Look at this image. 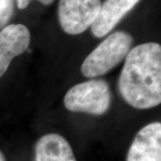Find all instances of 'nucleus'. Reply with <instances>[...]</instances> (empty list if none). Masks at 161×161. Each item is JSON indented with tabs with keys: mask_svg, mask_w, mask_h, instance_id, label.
<instances>
[{
	"mask_svg": "<svg viewBox=\"0 0 161 161\" xmlns=\"http://www.w3.org/2000/svg\"><path fill=\"white\" fill-rule=\"evenodd\" d=\"M126 161H161L160 123H151L140 130L128 150Z\"/></svg>",
	"mask_w": 161,
	"mask_h": 161,
	"instance_id": "obj_6",
	"label": "nucleus"
},
{
	"mask_svg": "<svg viewBox=\"0 0 161 161\" xmlns=\"http://www.w3.org/2000/svg\"><path fill=\"white\" fill-rule=\"evenodd\" d=\"M118 89L130 106L148 109L161 103V46L143 43L132 48L125 58Z\"/></svg>",
	"mask_w": 161,
	"mask_h": 161,
	"instance_id": "obj_1",
	"label": "nucleus"
},
{
	"mask_svg": "<svg viewBox=\"0 0 161 161\" xmlns=\"http://www.w3.org/2000/svg\"><path fill=\"white\" fill-rule=\"evenodd\" d=\"M101 0H59L58 20L64 32L78 35L90 28L98 17Z\"/></svg>",
	"mask_w": 161,
	"mask_h": 161,
	"instance_id": "obj_4",
	"label": "nucleus"
},
{
	"mask_svg": "<svg viewBox=\"0 0 161 161\" xmlns=\"http://www.w3.org/2000/svg\"><path fill=\"white\" fill-rule=\"evenodd\" d=\"M15 1L17 3V6L19 9H25L31 4V2L33 1V0H15ZM37 1H39L42 5L49 6L55 0H37Z\"/></svg>",
	"mask_w": 161,
	"mask_h": 161,
	"instance_id": "obj_10",
	"label": "nucleus"
},
{
	"mask_svg": "<svg viewBox=\"0 0 161 161\" xmlns=\"http://www.w3.org/2000/svg\"><path fill=\"white\" fill-rule=\"evenodd\" d=\"M141 0H106L101 4L96 21L91 26L92 34L102 38L109 33Z\"/></svg>",
	"mask_w": 161,
	"mask_h": 161,
	"instance_id": "obj_7",
	"label": "nucleus"
},
{
	"mask_svg": "<svg viewBox=\"0 0 161 161\" xmlns=\"http://www.w3.org/2000/svg\"><path fill=\"white\" fill-rule=\"evenodd\" d=\"M111 103V92L103 80H91L72 87L64 98L65 108L72 112L92 115L106 113Z\"/></svg>",
	"mask_w": 161,
	"mask_h": 161,
	"instance_id": "obj_3",
	"label": "nucleus"
},
{
	"mask_svg": "<svg viewBox=\"0 0 161 161\" xmlns=\"http://www.w3.org/2000/svg\"><path fill=\"white\" fill-rule=\"evenodd\" d=\"M132 35L118 31L109 35L87 57L80 67L83 76L98 77L113 69L125 59L132 49Z\"/></svg>",
	"mask_w": 161,
	"mask_h": 161,
	"instance_id": "obj_2",
	"label": "nucleus"
},
{
	"mask_svg": "<svg viewBox=\"0 0 161 161\" xmlns=\"http://www.w3.org/2000/svg\"><path fill=\"white\" fill-rule=\"evenodd\" d=\"M14 14V0H0V30L7 25Z\"/></svg>",
	"mask_w": 161,
	"mask_h": 161,
	"instance_id": "obj_9",
	"label": "nucleus"
},
{
	"mask_svg": "<svg viewBox=\"0 0 161 161\" xmlns=\"http://www.w3.org/2000/svg\"><path fill=\"white\" fill-rule=\"evenodd\" d=\"M35 161H77L69 142L57 133H48L37 142Z\"/></svg>",
	"mask_w": 161,
	"mask_h": 161,
	"instance_id": "obj_8",
	"label": "nucleus"
},
{
	"mask_svg": "<svg viewBox=\"0 0 161 161\" xmlns=\"http://www.w3.org/2000/svg\"><path fill=\"white\" fill-rule=\"evenodd\" d=\"M30 41L29 29L21 23L6 25L0 31V77L5 75L14 58L26 51Z\"/></svg>",
	"mask_w": 161,
	"mask_h": 161,
	"instance_id": "obj_5",
	"label": "nucleus"
},
{
	"mask_svg": "<svg viewBox=\"0 0 161 161\" xmlns=\"http://www.w3.org/2000/svg\"><path fill=\"white\" fill-rule=\"evenodd\" d=\"M0 161H6L5 156H4V154L1 151H0Z\"/></svg>",
	"mask_w": 161,
	"mask_h": 161,
	"instance_id": "obj_11",
	"label": "nucleus"
}]
</instances>
